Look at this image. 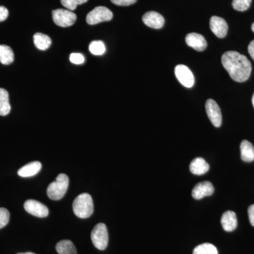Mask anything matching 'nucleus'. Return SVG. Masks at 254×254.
<instances>
[{
	"instance_id": "1",
	"label": "nucleus",
	"mask_w": 254,
	"mask_h": 254,
	"mask_svg": "<svg viewBox=\"0 0 254 254\" xmlns=\"http://www.w3.org/2000/svg\"><path fill=\"white\" fill-rule=\"evenodd\" d=\"M222 64L234 81L242 83L250 77L252 64L247 57L238 52L228 51L224 53Z\"/></svg>"
},
{
	"instance_id": "2",
	"label": "nucleus",
	"mask_w": 254,
	"mask_h": 254,
	"mask_svg": "<svg viewBox=\"0 0 254 254\" xmlns=\"http://www.w3.org/2000/svg\"><path fill=\"white\" fill-rule=\"evenodd\" d=\"M94 205L93 198L88 193H84L78 195L73 202V211L78 218L86 219L89 218L93 213Z\"/></svg>"
},
{
	"instance_id": "3",
	"label": "nucleus",
	"mask_w": 254,
	"mask_h": 254,
	"mask_svg": "<svg viewBox=\"0 0 254 254\" xmlns=\"http://www.w3.org/2000/svg\"><path fill=\"white\" fill-rule=\"evenodd\" d=\"M68 177L65 174H60L55 181L52 182L47 190V194L52 200H58L64 196L68 187Z\"/></svg>"
},
{
	"instance_id": "4",
	"label": "nucleus",
	"mask_w": 254,
	"mask_h": 254,
	"mask_svg": "<svg viewBox=\"0 0 254 254\" xmlns=\"http://www.w3.org/2000/svg\"><path fill=\"white\" fill-rule=\"evenodd\" d=\"M91 240L95 248L99 250H105L108 245V229L104 223H98L95 225L91 232Z\"/></svg>"
},
{
	"instance_id": "5",
	"label": "nucleus",
	"mask_w": 254,
	"mask_h": 254,
	"mask_svg": "<svg viewBox=\"0 0 254 254\" xmlns=\"http://www.w3.org/2000/svg\"><path fill=\"white\" fill-rule=\"evenodd\" d=\"M113 14L108 8L105 6H97L86 16V22L89 25L110 21L113 19Z\"/></svg>"
},
{
	"instance_id": "6",
	"label": "nucleus",
	"mask_w": 254,
	"mask_h": 254,
	"mask_svg": "<svg viewBox=\"0 0 254 254\" xmlns=\"http://www.w3.org/2000/svg\"><path fill=\"white\" fill-rule=\"evenodd\" d=\"M53 18L55 24L60 27H69L76 21V15L68 9H58L53 11Z\"/></svg>"
},
{
	"instance_id": "7",
	"label": "nucleus",
	"mask_w": 254,
	"mask_h": 254,
	"mask_svg": "<svg viewBox=\"0 0 254 254\" xmlns=\"http://www.w3.org/2000/svg\"><path fill=\"white\" fill-rule=\"evenodd\" d=\"M175 73L177 79L182 86L190 88L194 85V76L190 68L185 65H177L175 67Z\"/></svg>"
},
{
	"instance_id": "8",
	"label": "nucleus",
	"mask_w": 254,
	"mask_h": 254,
	"mask_svg": "<svg viewBox=\"0 0 254 254\" xmlns=\"http://www.w3.org/2000/svg\"><path fill=\"white\" fill-rule=\"evenodd\" d=\"M205 110L209 120L215 127H220L222 125V114L220 107L213 99H208L205 103Z\"/></svg>"
},
{
	"instance_id": "9",
	"label": "nucleus",
	"mask_w": 254,
	"mask_h": 254,
	"mask_svg": "<svg viewBox=\"0 0 254 254\" xmlns=\"http://www.w3.org/2000/svg\"><path fill=\"white\" fill-rule=\"evenodd\" d=\"M24 208L26 212L38 218H46L49 214L48 207L36 200H28L25 202Z\"/></svg>"
},
{
	"instance_id": "10",
	"label": "nucleus",
	"mask_w": 254,
	"mask_h": 254,
	"mask_svg": "<svg viewBox=\"0 0 254 254\" xmlns=\"http://www.w3.org/2000/svg\"><path fill=\"white\" fill-rule=\"evenodd\" d=\"M210 28L212 32L219 38H223L227 36L228 25L224 18L219 16H212L210 20Z\"/></svg>"
},
{
	"instance_id": "11",
	"label": "nucleus",
	"mask_w": 254,
	"mask_h": 254,
	"mask_svg": "<svg viewBox=\"0 0 254 254\" xmlns=\"http://www.w3.org/2000/svg\"><path fill=\"white\" fill-rule=\"evenodd\" d=\"M214 187L211 182L205 181L197 184L193 189L191 195L194 199L200 200L214 193Z\"/></svg>"
},
{
	"instance_id": "12",
	"label": "nucleus",
	"mask_w": 254,
	"mask_h": 254,
	"mask_svg": "<svg viewBox=\"0 0 254 254\" xmlns=\"http://www.w3.org/2000/svg\"><path fill=\"white\" fill-rule=\"evenodd\" d=\"M142 19L147 26L155 29H160L165 24V18L156 11H148L145 13Z\"/></svg>"
},
{
	"instance_id": "13",
	"label": "nucleus",
	"mask_w": 254,
	"mask_h": 254,
	"mask_svg": "<svg viewBox=\"0 0 254 254\" xmlns=\"http://www.w3.org/2000/svg\"><path fill=\"white\" fill-rule=\"evenodd\" d=\"M185 41H186L187 44L189 46L196 50V51H203V50L206 49L207 46H208L204 37L199 34V33H189L186 36Z\"/></svg>"
},
{
	"instance_id": "14",
	"label": "nucleus",
	"mask_w": 254,
	"mask_h": 254,
	"mask_svg": "<svg viewBox=\"0 0 254 254\" xmlns=\"http://www.w3.org/2000/svg\"><path fill=\"white\" fill-rule=\"evenodd\" d=\"M221 225L225 231H234L237 227L236 213L231 210L224 213L221 218Z\"/></svg>"
},
{
	"instance_id": "15",
	"label": "nucleus",
	"mask_w": 254,
	"mask_h": 254,
	"mask_svg": "<svg viewBox=\"0 0 254 254\" xmlns=\"http://www.w3.org/2000/svg\"><path fill=\"white\" fill-rule=\"evenodd\" d=\"M190 173L195 175H203L208 173L210 166L204 159L196 158L192 160L190 166Z\"/></svg>"
},
{
	"instance_id": "16",
	"label": "nucleus",
	"mask_w": 254,
	"mask_h": 254,
	"mask_svg": "<svg viewBox=\"0 0 254 254\" xmlns=\"http://www.w3.org/2000/svg\"><path fill=\"white\" fill-rule=\"evenodd\" d=\"M41 168L42 165L40 162H32L20 168L18 171V175L22 177H33L39 173Z\"/></svg>"
},
{
	"instance_id": "17",
	"label": "nucleus",
	"mask_w": 254,
	"mask_h": 254,
	"mask_svg": "<svg viewBox=\"0 0 254 254\" xmlns=\"http://www.w3.org/2000/svg\"><path fill=\"white\" fill-rule=\"evenodd\" d=\"M241 158L243 161L247 163L254 160V147L252 143L247 140L242 141L240 145Z\"/></svg>"
},
{
	"instance_id": "18",
	"label": "nucleus",
	"mask_w": 254,
	"mask_h": 254,
	"mask_svg": "<svg viewBox=\"0 0 254 254\" xmlns=\"http://www.w3.org/2000/svg\"><path fill=\"white\" fill-rule=\"evenodd\" d=\"M35 46L38 50H46L52 44L51 38L46 34L37 33L33 36Z\"/></svg>"
},
{
	"instance_id": "19",
	"label": "nucleus",
	"mask_w": 254,
	"mask_h": 254,
	"mask_svg": "<svg viewBox=\"0 0 254 254\" xmlns=\"http://www.w3.org/2000/svg\"><path fill=\"white\" fill-rule=\"evenodd\" d=\"M11 111L9 103V93L4 89L0 88V115L6 116Z\"/></svg>"
},
{
	"instance_id": "20",
	"label": "nucleus",
	"mask_w": 254,
	"mask_h": 254,
	"mask_svg": "<svg viewBox=\"0 0 254 254\" xmlns=\"http://www.w3.org/2000/svg\"><path fill=\"white\" fill-rule=\"evenodd\" d=\"M14 54L12 49L6 45H0V63L9 65L14 62Z\"/></svg>"
},
{
	"instance_id": "21",
	"label": "nucleus",
	"mask_w": 254,
	"mask_h": 254,
	"mask_svg": "<svg viewBox=\"0 0 254 254\" xmlns=\"http://www.w3.org/2000/svg\"><path fill=\"white\" fill-rule=\"evenodd\" d=\"M56 251L59 254H77L76 247L70 240H62L56 245Z\"/></svg>"
},
{
	"instance_id": "22",
	"label": "nucleus",
	"mask_w": 254,
	"mask_h": 254,
	"mask_svg": "<svg viewBox=\"0 0 254 254\" xmlns=\"http://www.w3.org/2000/svg\"><path fill=\"white\" fill-rule=\"evenodd\" d=\"M193 254H218V252L212 244L205 243L195 247Z\"/></svg>"
},
{
	"instance_id": "23",
	"label": "nucleus",
	"mask_w": 254,
	"mask_h": 254,
	"mask_svg": "<svg viewBox=\"0 0 254 254\" xmlns=\"http://www.w3.org/2000/svg\"><path fill=\"white\" fill-rule=\"evenodd\" d=\"M89 50L94 55H102L105 53V46L103 41H96L91 42L89 46Z\"/></svg>"
},
{
	"instance_id": "24",
	"label": "nucleus",
	"mask_w": 254,
	"mask_h": 254,
	"mask_svg": "<svg viewBox=\"0 0 254 254\" xmlns=\"http://www.w3.org/2000/svg\"><path fill=\"white\" fill-rule=\"evenodd\" d=\"M252 0H233L232 6L239 11H247L250 7Z\"/></svg>"
},
{
	"instance_id": "25",
	"label": "nucleus",
	"mask_w": 254,
	"mask_h": 254,
	"mask_svg": "<svg viewBox=\"0 0 254 254\" xmlns=\"http://www.w3.org/2000/svg\"><path fill=\"white\" fill-rule=\"evenodd\" d=\"M88 0H61L62 4L70 11H73L78 5L84 4Z\"/></svg>"
},
{
	"instance_id": "26",
	"label": "nucleus",
	"mask_w": 254,
	"mask_h": 254,
	"mask_svg": "<svg viewBox=\"0 0 254 254\" xmlns=\"http://www.w3.org/2000/svg\"><path fill=\"white\" fill-rule=\"evenodd\" d=\"M10 213L7 209L0 208V229L3 228L9 223Z\"/></svg>"
},
{
	"instance_id": "27",
	"label": "nucleus",
	"mask_w": 254,
	"mask_h": 254,
	"mask_svg": "<svg viewBox=\"0 0 254 254\" xmlns=\"http://www.w3.org/2000/svg\"><path fill=\"white\" fill-rule=\"evenodd\" d=\"M70 61L75 64H81L84 63L85 58L83 55L80 53H72L70 55Z\"/></svg>"
},
{
	"instance_id": "28",
	"label": "nucleus",
	"mask_w": 254,
	"mask_h": 254,
	"mask_svg": "<svg viewBox=\"0 0 254 254\" xmlns=\"http://www.w3.org/2000/svg\"><path fill=\"white\" fill-rule=\"evenodd\" d=\"M111 1L118 6H129L136 3L137 0H111Z\"/></svg>"
},
{
	"instance_id": "29",
	"label": "nucleus",
	"mask_w": 254,
	"mask_h": 254,
	"mask_svg": "<svg viewBox=\"0 0 254 254\" xmlns=\"http://www.w3.org/2000/svg\"><path fill=\"white\" fill-rule=\"evenodd\" d=\"M9 16V11L6 7L0 6V22L4 21Z\"/></svg>"
},
{
	"instance_id": "30",
	"label": "nucleus",
	"mask_w": 254,
	"mask_h": 254,
	"mask_svg": "<svg viewBox=\"0 0 254 254\" xmlns=\"http://www.w3.org/2000/svg\"><path fill=\"white\" fill-rule=\"evenodd\" d=\"M248 214L251 225L254 227V205H250L249 207Z\"/></svg>"
},
{
	"instance_id": "31",
	"label": "nucleus",
	"mask_w": 254,
	"mask_h": 254,
	"mask_svg": "<svg viewBox=\"0 0 254 254\" xmlns=\"http://www.w3.org/2000/svg\"><path fill=\"white\" fill-rule=\"evenodd\" d=\"M248 51L250 56L254 60V40L251 42L250 44L249 45Z\"/></svg>"
},
{
	"instance_id": "32",
	"label": "nucleus",
	"mask_w": 254,
	"mask_h": 254,
	"mask_svg": "<svg viewBox=\"0 0 254 254\" xmlns=\"http://www.w3.org/2000/svg\"><path fill=\"white\" fill-rule=\"evenodd\" d=\"M17 254H36L34 253H32V252H26V253H19Z\"/></svg>"
},
{
	"instance_id": "33",
	"label": "nucleus",
	"mask_w": 254,
	"mask_h": 254,
	"mask_svg": "<svg viewBox=\"0 0 254 254\" xmlns=\"http://www.w3.org/2000/svg\"><path fill=\"white\" fill-rule=\"evenodd\" d=\"M252 104H253V106L254 108V93L253 95V97H252Z\"/></svg>"
},
{
	"instance_id": "34",
	"label": "nucleus",
	"mask_w": 254,
	"mask_h": 254,
	"mask_svg": "<svg viewBox=\"0 0 254 254\" xmlns=\"http://www.w3.org/2000/svg\"><path fill=\"white\" fill-rule=\"evenodd\" d=\"M252 31H253L254 33V23H253V24H252Z\"/></svg>"
}]
</instances>
